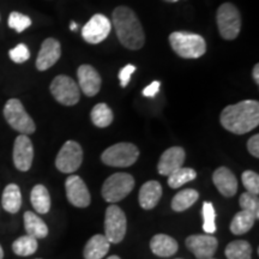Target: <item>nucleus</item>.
<instances>
[{
	"instance_id": "1",
	"label": "nucleus",
	"mask_w": 259,
	"mask_h": 259,
	"mask_svg": "<svg viewBox=\"0 0 259 259\" xmlns=\"http://www.w3.org/2000/svg\"><path fill=\"white\" fill-rule=\"evenodd\" d=\"M220 121L223 127L232 134H247L259 125V102L245 100L227 106L221 113Z\"/></svg>"
},
{
	"instance_id": "2",
	"label": "nucleus",
	"mask_w": 259,
	"mask_h": 259,
	"mask_svg": "<svg viewBox=\"0 0 259 259\" xmlns=\"http://www.w3.org/2000/svg\"><path fill=\"white\" fill-rule=\"evenodd\" d=\"M112 23L122 46L131 51L141 50L144 46V30L134 10L127 6H118L113 11Z\"/></svg>"
},
{
	"instance_id": "3",
	"label": "nucleus",
	"mask_w": 259,
	"mask_h": 259,
	"mask_svg": "<svg viewBox=\"0 0 259 259\" xmlns=\"http://www.w3.org/2000/svg\"><path fill=\"white\" fill-rule=\"evenodd\" d=\"M169 44L178 56L184 59H198L206 52L205 40L198 34L174 31L169 35Z\"/></svg>"
},
{
	"instance_id": "4",
	"label": "nucleus",
	"mask_w": 259,
	"mask_h": 259,
	"mask_svg": "<svg viewBox=\"0 0 259 259\" xmlns=\"http://www.w3.org/2000/svg\"><path fill=\"white\" fill-rule=\"evenodd\" d=\"M4 116L8 124L22 135H31L36 130L34 120L24 109V106L18 99H10L5 103Z\"/></svg>"
},
{
	"instance_id": "5",
	"label": "nucleus",
	"mask_w": 259,
	"mask_h": 259,
	"mask_svg": "<svg viewBox=\"0 0 259 259\" xmlns=\"http://www.w3.org/2000/svg\"><path fill=\"white\" fill-rule=\"evenodd\" d=\"M135 187V179L128 173H115L107 178L102 186V197L106 202L116 203L127 197Z\"/></svg>"
},
{
	"instance_id": "6",
	"label": "nucleus",
	"mask_w": 259,
	"mask_h": 259,
	"mask_svg": "<svg viewBox=\"0 0 259 259\" xmlns=\"http://www.w3.org/2000/svg\"><path fill=\"white\" fill-rule=\"evenodd\" d=\"M219 31L225 40H235L241 30V15L231 3L220 6L216 14Z\"/></svg>"
},
{
	"instance_id": "7",
	"label": "nucleus",
	"mask_w": 259,
	"mask_h": 259,
	"mask_svg": "<svg viewBox=\"0 0 259 259\" xmlns=\"http://www.w3.org/2000/svg\"><path fill=\"white\" fill-rule=\"evenodd\" d=\"M139 157V150L132 143H116L106 149L101 160L107 166L125 168L136 163Z\"/></svg>"
},
{
	"instance_id": "8",
	"label": "nucleus",
	"mask_w": 259,
	"mask_h": 259,
	"mask_svg": "<svg viewBox=\"0 0 259 259\" xmlns=\"http://www.w3.org/2000/svg\"><path fill=\"white\" fill-rule=\"evenodd\" d=\"M127 231L126 215L118 205L113 204L106 210L105 235L111 244H119L124 240Z\"/></svg>"
},
{
	"instance_id": "9",
	"label": "nucleus",
	"mask_w": 259,
	"mask_h": 259,
	"mask_svg": "<svg viewBox=\"0 0 259 259\" xmlns=\"http://www.w3.org/2000/svg\"><path fill=\"white\" fill-rule=\"evenodd\" d=\"M50 89L54 99L61 105L74 106L79 101L80 92L78 84L69 76H57L51 83Z\"/></svg>"
},
{
	"instance_id": "10",
	"label": "nucleus",
	"mask_w": 259,
	"mask_h": 259,
	"mask_svg": "<svg viewBox=\"0 0 259 259\" xmlns=\"http://www.w3.org/2000/svg\"><path fill=\"white\" fill-rule=\"evenodd\" d=\"M83 161V150L74 141H67L57 155L56 166L61 173H73L80 167Z\"/></svg>"
},
{
	"instance_id": "11",
	"label": "nucleus",
	"mask_w": 259,
	"mask_h": 259,
	"mask_svg": "<svg viewBox=\"0 0 259 259\" xmlns=\"http://www.w3.org/2000/svg\"><path fill=\"white\" fill-rule=\"evenodd\" d=\"M111 21L103 15H95L89 19V22L82 28V37L88 44L97 45L105 41L111 34Z\"/></svg>"
},
{
	"instance_id": "12",
	"label": "nucleus",
	"mask_w": 259,
	"mask_h": 259,
	"mask_svg": "<svg viewBox=\"0 0 259 259\" xmlns=\"http://www.w3.org/2000/svg\"><path fill=\"white\" fill-rule=\"evenodd\" d=\"M66 197L70 204L77 208H87L90 204V193L82 178L71 174L65 181Z\"/></svg>"
},
{
	"instance_id": "13",
	"label": "nucleus",
	"mask_w": 259,
	"mask_h": 259,
	"mask_svg": "<svg viewBox=\"0 0 259 259\" xmlns=\"http://www.w3.org/2000/svg\"><path fill=\"white\" fill-rule=\"evenodd\" d=\"M219 241L211 235H190L186 239V247L197 259L212 258L218 251Z\"/></svg>"
},
{
	"instance_id": "14",
	"label": "nucleus",
	"mask_w": 259,
	"mask_h": 259,
	"mask_svg": "<svg viewBox=\"0 0 259 259\" xmlns=\"http://www.w3.org/2000/svg\"><path fill=\"white\" fill-rule=\"evenodd\" d=\"M12 158H14L15 167L18 170L28 171L31 168L34 160V147L27 135H19L16 138Z\"/></svg>"
},
{
	"instance_id": "15",
	"label": "nucleus",
	"mask_w": 259,
	"mask_h": 259,
	"mask_svg": "<svg viewBox=\"0 0 259 259\" xmlns=\"http://www.w3.org/2000/svg\"><path fill=\"white\" fill-rule=\"evenodd\" d=\"M77 77H78V87L82 89L84 95L93 97L101 89V76L92 65H80L77 70Z\"/></svg>"
},
{
	"instance_id": "16",
	"label": "nucleus",
	"mask_w": 259,
	"mask_h": 259,
	"mask_svg": "<svg viewBox=\"0 0 259 259\" xmlns=\"http://www.w3.org/2000/svg\"><path fill=\"white\" fill-rule=\"evenodd\" d=\"M186 153L181 147H171L161 155L157 163V170L161 176L168 177L178 168L183 167Z\"/></svg>"
},
{
	"instance_id": "17",
	"label": "nucleus",
	"mask_w": 259,
	"mask_h": 259,
	"mask_svg": "<svg viewBox=\"0 0 259 259\" xmlns=\"http://www.w3.org/2000/svg\"><path fill=\"white\" fill-rule=\"evenodd\" d=\"M61 56L60 42L56 38H46L42 44L41 50L37 54L36 67L38 71H46L51 69L59 60Z\"/></svg>"
},
{
	"instance_id": "18",
	"label": "nucleus",
	"mask_w": 259,
	"mask_h": 259,
	"mask_svg": "<svg viewBox=\"0 0 259 259\" xmlns=\"http://www.w3.org/2000/svg\"><path fill=\"white\" fill-rule=\"evenodd\" d=\"M213 185L225 197H233L238 191V180L234 173L227 167H220L212 174Z\"/></svg>"
},
{
	"instance_id": "19",
	"label": "nucleus",
	"mask_w": 259,
	"mask_h": 259,
	"mask_svg": "<svg viewBox=\"0 0 259 259\" xmlns=\"http://www.w3.org/2000/svg\"><path fill=\"white\" fill-rule=\"evenodd\" d=\"M162 196V186L158 181H147L138 194L139 205L144 210H151L157 205Z\"/></svg>"
},
{
	"instance_id": "20",
	"label": "nucleus",
	"mask_w": 259,
	"mask_h": 259,
	"mask_svg": "<svg viewBox=\"0 0 259 259\" xmlns=\"http://www.w3.org/2000/svg\"><path fill=\"white\" fill-rule=\"evenodd\" d=\"M150 248L157 257L168 258L174 255L179 250V245L176 239L166 234H156L150 240Z\"/></svg>"
},
{
	"instance_id": "21",
	"label": "nucleus",
	"mask_w": 259,
	"mask_h": 259,
	"mask_svg": "<svg viewBox=\"0 0 259 259\" xmlns=\"http://www.w3.org/2000/svg\"><path fill=\"white\" fill-rule=\"evenodd\" d=\"M111 242L107 240L103 234H96L90 238L84 247V258L85 259H102L108 253Z\"/></svg>"
},
{
	"instance_id": "22",
	"label": "nucleus",
	"mask_w": 259,
	"mask_h": 259,
	"mask_svg": "<svg viewBox=\"0 0 259 259\" xmlns=\"http://www.w3.org/2000/svg\"><path fill=\"white\" fill-rule=\"evenodd\" d=\"M2 205L5 211L17 213L22 206L21 189L16 184H9L4 189L2 196Z\"/></svg>"
},
{
	"instance_id": "23",
	"label": "nucleus",
	"mask_w": 259,
	"mask_h": 259,
	"mask_svg": "<svg viewBox=\"0 0 259 259\" xmlns=\"http://www.w3.org/2000/svg\"><path fill=\"white\" fill-rule=\"evenodd\" d=\"M24 228L28 235L35 239H45L48 235V227L44 220L38 218L36 213L27 211L23 216Z\"/></svg>"
},
{
	"instance_id": "24",
	"label": "nucleus",
	"mask_w": 259,
	"mask_h": 259,
	"mask_svg": "<svg viewBox=\"0 0 259 259\" xmlns=\"http://www.w3.org/2000/svg\"><path fill=\"white\" fill-rule=\"evenodd\" d=\"M30 202L32 208L38 213H47L51 209V196L46 186L35 185L30 193Z\"/></svg>"
},
{
	"instance_id": "25",
	"label": "nucleus",
	"mask_w": 259,
	"mask_h": 259,
	"mask_svg": "<svg viewBox=\"0 0 259 259\" xmlns=\"http://www.w3.org/2000/svg\"><path fill=\"white\" fill-rule=\"evenodd\" d=\"M199 198V193L193 189L183 190L171 199V209L177 212H183L193 205Z\"/></svg>"
},
{
	"instance_id": "26",
	"label": "nucleus",
	"mask_w": 259,
	"mask_h": 259,
	"mask_svg": "<svg viewBox=\"0 0 259 259\" xmlns=\"http://www.w3.org/2000/svg\"><path fill=\"white\" fill-rule=\"evenodd\" d=\"M254 216L251 212L242 210V211L235 213L229 228H231V232L234 235H242L251 231V228L254 225Z\"/></svg>"
},
{
	"instance_id": "27",
	"label": "nucleus",
	"mask_w": 259,
	"mask_h": 259,
	"mask_svg": "<svg viewBox=\"0 0 259 259\" xmlns=\"http://www.w3.org/2000/svg\"><path fill=\"white\" fill-rule=\"evenodd\" d=\"M227 259H252V246L246 240H235L227 245Z\"/></svg>"
},
{
	"instance_id": "28",
	"label": "nucleus",
	"mask_w": 259,
	"mask_h": 259,
	"mask_svg": "<svg viewBox=\"0 0 259 259\" xmlns=\"http://www.w3.org/2000/svg\"><path fill=\"white\" fill-rule=\"evenodd\" d=\"M37 239L27 234L16 239L12 244V251L15 252V254L21 255V257H28L37 251Z\"/></svg>"
},
{
	"instance_id": "29",
	"label": "nucleus",
	"mask_w": 259,
	"mask_h": 259,
	"mask_svg": "<svg viewBox=\"0 0 259 259\" xmlns=\"http://www.w3.org/2000/svg\"><path fill=\"white\" fill-rule=\"evenodd\" d=\"M90 118L94 125L103 128L112 124L113 112L106 103H97L90 113Z\"/></svg>"
},
{
	"instance_id": "30",
	"label": "nucleus",
	"mask_w": 259,
	"mask_h": 259,
	"mask_svg": "<svg viewBox=\"0 0 259 259\" xmlns=\"http://www.w3.org/2000/svg\"><path fill=\"white\" fill-rule=\"evenodd\" d=\"M196 178L197 171L192 169V168L180 167L168 176V185L171 189H179V187L185 185L186 183L194 180Z\"/></svg>"
},
{
	"instance_id": "31",
	"label": "nucleus",
	"mask_w": 259,
	"mask_h": 259,
	"mask_svg": "<svg viewBox=\"0 0 259 259\" xmlns=\"http://www.w3.org/2000/svg\"><path fill=\"white\" fill-rule=\"evenodd\" d=\"M239 204L242 210L251 212L255 220L259 219V198L257 194L244 192L239 198Z\"/></svg>"
},
{
	"instance_id": "32",
	"label": "nucleus",
	"mask_w": 259,
	"mask_h": 259,
	"mask_svg": "<svg viewBox=\"0 0 259 259\" xmlns=\"http://www.w3.org/2000/svg\"><path fill=\"white\" fill-rule=\"evenodd\" d=\"M215 209L213 205L210 202H204L203 204V229L206 234H212L216 232V225H215Z\"/></svg>"
},
{
	"instance_id": "33",
	"label": "nucleus",
	"mask_w": 259,
	"mask_h": 259,
	"mask_svg": "<svg viewBox=\"0 0 259 259\" xmlns=\"http://www.w3.org/2000/svg\"><path fill=\"white\" fill-rule=\"evenodd\" d=\"M31 25V19L28 16H25L21 12H11L9 17V27L14 29L17 32L24 31L25 29Z\"/></svg>"
},
{
	"instance_id": "34",
	"label": "nucleus",
	"mask_w": 259,
	"mask_h": 259,
	"mask_svg": "<svg viewBox=\"0 0 259 259\" xmlns=\"http://www.w3.org/2000/svg\"><path fill=\"white\" fill-rule=\"evenodd\" d=\"M242 184L244 187L247 190V192L257 194L259 193V176L254 173L253 170H245L241 176Z\"/></svg>"
},
{
	"instance_id": "35",
	"label": "nucleus",
	"mask_w": 259,
	"mask_h": 259,
	"mask_svg": "<svg viewBox=\"0 0 259 259\" xmlns=\"http://www.w3.org/2000/svg\"><path fill=\"white\" fill-rule=\"evenodd\" d=\"M10 59H11L16 64H23L25 61L29 60L30 58V51L25 46L24 44H19L18 46H16L9 52Z\"/></svg>"
},
{
	"instance_id": "36",
	"label": "nucleus",
	"mask_w": 259,
	"mask_h": 259,
	"mask_svg": "<svg viewBox=\"0 0 259 259\" xmlns=\"http://www.w3.org/2000/svg\"><path fill=\"white\" fill-rule=\"evenodd\" d=\"M135 71H136V66H135V65H131V64L126 65V66H124L120 70V72H119V80H120V84H121L122 88L127 87L130 80H131L132 73H134Z\"/></svg>"
},
{
	"instance_id": "37",
	"label": "nucleus",
	"mask_w": 259,
	"mask_h": 259,
	"mask_svg": "<svg viewBox=\"0 0 259 259\" xmlns=\"http://www.w3.org/2000/svg\"><path fill=\"white\" fill-rule=\"evenodd\" d=\"M247 150L250 151L252 156L255 158L259 157V135H254L248 139L247 142Z\"/></svg>"
},
{
	"instance_id": "38",
	"label": "nucleus",
	"mask_w": 259,
	"mask_h": 259,
	"mask_svg": "<svg viewBox=\"0 0 259 259\" xmlns=\"http://www.w3.org/2000/svg\"><path fill=\"white\" fill-rule=\"evenodd\" d=\"M160 85L161 83L158 82V80H155V82L149 84L148 87H145L143 89V95L145 97H154L158 92H160Z\"/></svg>"
},
{
	"instance_id": "39",
	"label": "nucleus",
	"mask_w": 259,
	"mask_h": 259,
	"mask_svg": "<svg viewBox=\"0 0 259 259\" xmlns=\"http://www.w3.org/2000/svg\"><path fill=\"white\" fill-rule=\"evenodd\" d=\"M252 77H253L254 82L255 83H259V65L255 64L254 67H253V71H252Z\"/></svg>"
},
{
	"instance_id": "40",
	"label": "nucleus",
	"mask_w": 259,
	"mask_h": 259,
	"mask_svg": "<svg viewBox=\"0 0 259 259\" xmlns=\"http://www.w3.org/2000/svg\"><path fill=\"white\" fill-rule=\"evenodd\" d=\"M70 29L71 30H77V24L74 23V22H71V24H70Z\"/></svg>"
},
{
	"instance_id": "41",
	"label": "nucleus",
	"mask_w": 259,
	"mask_h": 259,
	"mask_svg": "<svg viewBox=\"0 0 259 259\" xmlns=\"http://www.w3.org/2000/svg\"><path fill=\"white\" fill-rule=\"evenodd\" d=\"M3 258H4V251H3L2 245H0V259H3Z\"/></svg>"
},
{
	"instance_id": "42",
	"label": "nucleus",
	"mask_w": 259,
	"mask_h": 259,
	"mask_svg": "<svg viewBox=\"0 0 259 259\" xmlns=\"http://www.w3.org/2000/svg\"><path fill=\"white\" fill-rule=\"evenodd\" d=\"M107 259H120L118 257V255H111V257H108Z\"/></svg>"
},
{
	"instance_id": "43",
	"label": "nucleus",
	"mask_w": 259,
	"mask_h": 259,
	"mask_svg": "<svg viewBox=\"0 0 259 259\" xmlns=\"http://www.w3.org/2000/svg\"><path fill=\"white\" fill-rule=\"evenodd\" d=\"M164 2H168V3H177L178 0H164Z\"/></svg>"
},
{
	"instance_id": "44",
	"label": "nucleus",
	"mask_w": 259,
	"mask_h": 259,
	"mask_svg": "<svg viewBox=\"0 0 259 259\" xmlns=\"http://www.w3.org/2000/svg\"><path fill=\"white\" fill-rule=\"evenodd\" d=\"M209 259H215V258H209Z\"/></svg>"
},
{
	"instance_id": "45",
	"label": "nucleus",
	"mask_w": 259,
	"mask_h": 259,
	"mask_svg": "<svg viewBox=\"0 0 259 259\" xmlns=\"http://www.w3.org/2000/svg\"><path fill=\"white\" fill-rule=\"evenodd\" d=\"M36 259H41V258H36Z\"/></svg>"
},
{
	"instance_id": "46",
	"label": "nucleus",
	"mask_w": 259,
	"mask_h": 259,
	"mask_svg": "<svg viewBox=\"0 0 259 259\" xmlns=\"http://www.w3.org/2000/svg\"><path fill=\"white\" fill-rule=\"evenodd\" d=\"M178 259H181V258H178Z\"/></svg>"
}]
</instances>
